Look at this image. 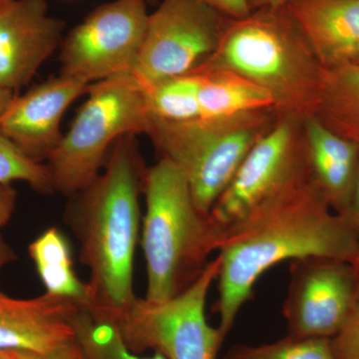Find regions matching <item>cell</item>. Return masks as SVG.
<instances>
[{
  "mask_svg": "<svg viewBox=\"0 0 359 359\" xmlns=\"http://www.w3.org/2000/svg\"><path fill=\"white\" fill-rule=\"evenodd\" d=\"M18 194L13 185H0V229L6 226L15 209Z\"/></svg>",
  "mask_w": 359,
  "mask_h": 359,
  "instance_id": "28",
  "label": "cell"
},
{
  "mask_svg": "<svg viewBox=\"0 0 359 359\" xmlns=\"http://www.w3.org/2000/svg\"><path fill=\"white\" fill-rule=\"evenodd\" d=\"M149 13L143 0L101 4L65 33L60 74L92 84L133 73Z\"/></svg>",
  "mask_w": 359,
  "mask_h": 359,
  "instance_id": "9",
  "label": "cell"
},
{
  "mask_svg": "<svg viewBox=\"0 0 359 359\" xmlns=\"http://www.w3.org/2000/svg\"><path fill=\"white\" fill-rule=\"evenodd\" d=\"M278 114L264 110L185 122L150 118L145 135L161 158L184 175L197 209L209 215L250 149L271 129Z\"/></svg>",
  "mask_w": 359,
  "mask_h": 359,
  "instance_id": "5",
  "label": "cell"
},
{
  "mask_svg": "<svg viewBox=\"0 0 359 359\" xmlns=\"http://www.w3.org/2000/svg\"><path fill=\"white\" fill-rule=\"evenodd\" d=\"M89 86L61 74L35 85L14 96L0 117V132L32 159L47 161L62 139L63 116Z\"/></svg>",
  "mask_w": 359,
  "mask_h": 359,
  "instance_id": "13",
  "label": "cell"
},
{
  "mask_svg": "<svg viewBox=\"0 0 359 359\" xmlns=\"http://www.w3.org/2000/svg\"><path fill=\"white\" fill-rule=\"evenodd\" d=\"M349 62L359 63V47L358 48V50L354 52L353 56V57H351V61H349Z\"/></svg>",
  "mask_w": 359,
  "mask_h": 359,
  "instance_id": "35",
  "label": "cell"
},
{
  "mask_svg": "<svg viewBox=\"0 0 359 359\" xmlns=\"http://www.w3.org/2000/svg\"><path fill=\"white\" fill-rule=\"evenodd\" d=\"M311 179L337 214L346 210L359 163V146L327 126L318 115L302 121Z\"/></svg>",
  "mask_w": 359,
  "mask_h": 359,
  "instance_id": "16",
  "label": "cell"
},
{
  "mask_svg": "<svg viewBox=\"0 0 359 359\" xmlns=\"http://www.w3.org/2000/svg\"><path fill=\"white\" fill-rule=\"evenodd\" d=\"M7 1H8V0H0V6H2V4H6Z\"/></svg>",
  "mask_w": 359,
  "mask_h": 359,
  "instance_id": "36",
  "label": "cell"
},
{
  "mask_svg": "<svg viewBox=\"0 0 359 359\" xmlns=\"http://www.w3.org/2000/svg\"><path fill=\"white\" fill-rule=\"evenodd\" d=\"M0 359H16V354L9 351H0Z\"/></svg>",
  "mask_w": 359,
  "mask_h": 359,
  "instance_id": "34",
  "label": "cell"
},
{
  "mask_svg": "<svg viewBox=\"0 0 359 359\" xmlns=\"http://www.w3.org/2000/svg\"><path fill=\"white\" fill-rule=\"evenodd\" d=\"M145 173L136 135H127L111 149L103 173L71 196L68 217L90 271L81 309L100 323H110L136 299L134 256Z\"/></svg>",
  "mask_w": 359,
  "mask_h": 359,
  "instance_id": "2",
  "label": "cell"
},
{
  "mask_svg": "<svg viewBox=\"0 0 359 359\" xmlns=\"http://www.w3.org/2000/svg\"><path fill=\"white\" fill-rule=\"evenodd\" d=\"M86 95L47 159L53 192L70 197L99 176L116 142L146 134L150 121L145 91L132 74L90 84Z\"/></svg>",
  "mask_w": 359,
  "mask_h": 359,
  "instance_id": "6",
  "label": "cell"
},
{
  "mask_svg": "<svg viewBox=\"0 0 359 359\" xmlns=\"http://www.w3.org/2000/svg\"><path fill=\"white\" fill-rule=\"evenodd\" d=\"M199 80L196 72L164 80L144 89L149 115L167 122H185L201 117Z\"/></svg>",
  "mask_w": 359,
  "mask_h": 359,
  "instance_id": "19",
  "label": "cell"
},
{
  "mask_svg": "<svg viewBox=\"0 0 359 359\" xmlns=\"http://www.w3.org/2000/svg\"><path fill=\"white\" fill-rule=\"evenodd\" d=\"M330 128L359 146V119H346L330 115H318Z\"/></svg>",
  "mask_w": 359,
  "mask_h": 359,
  "instance_id": "25",
  "label": "cell"
},
{
  "mask_svg": "<svg viewBox=\"0 0 359 359\" xmlns=\"http://www.w3.org/2000/svg\"><path fill=\"white\" fill-rule=\"evenodd\" d=\"M15 95V92L0 87V117L4 114V111L8 107Z\"/></svg>",
  "mask_w": 359,
  "mask_h": 359,
  "instance_id": "32",
  "label": "cell"
},
{
  "mask_svg": "<svg viewBox=\"0 0 359 359\" xmlns=\"http://www.w3.org/2000/svg\"><path fill=\"white\" fill-rule=\"evenodd\" d=\"M341 216L346 217L348 219L349 223L353 224L359 233V163L351 197H349L346 210L342 212Z\"/></svg>",
  "mask_w": 359,
  "mask_h": 359,
  "instance_id": "29",
  "label": "cell"
},
{
  "mask_svg": "<svg viewBox=\"0 0 359 359\" xmlns=\"http://www.w3.org/2000/svg\"><path fill=\"white\" fill-rule=\"evenodd\" d=\"M287 7L323 68L351 61L359 47V0H292Z\"/></svg>",
  "mask_w": 359,
  "mask_h": 359,
  "instance_id": "15",
  "label": "cell"
},
{
  "mask_svg": "<svg viewBox=\"0 0 359 359\" xmlns=\"http://www.w3.org/2000/svg\"><path fill=\"white\" fill-rule=\"evenodd\" d=\"M351 264H353L354 271H355L356 282H358V302H359V252Z\"/></svg>",
  "mask_w": 359,
  "mask_h": 359,
  "instance_id": "33",
  "label": "cell"
},
{
  "mask_svg": "<svg viewBox=\"0 0 359 359\" xmlns=\"http://www.w3.org/2000/svg\"><path fill=\"white\" fill-rule=\"evenodd\" d=\"M29 255L46 294L71 299L83 308L87 285L77 278L69 245L57 228L48 229L35 238L29 245Z\"/></svg>",
  "mask_w": 359,
  "mask_h": 359,
  "instance_id": "18",
  "label": "cell"
},
{
  "mask_svg": "<svg viewBox=\"0 0 359 359\" xmlns=\"http://www.w3.org/2000/svg\"><path fill=\"white\" fill-rule=\"evenodd\" d=\"M302 121L297 116L280 113L271 129L250 149L210 212L222 231L311 175Z\"/></svg>",
  "mask_w": 359,
  "mask_h": 359,
  "instance_id": "10",
  "label": "cell"
},
{
  "mask_svg": "<svg viewBox=\"0 0 359 359\" xmlns=\"http://www.w3.org/2000/svg\"><path fill=\"white\" fill-rule=\"evenodd\" d=\"M358 302V282L351 262L325 257L294 259L283 314L289 337L330 339Z\"/></svg>",
  "mask_w": 359,
  "mask_h": 359,
  "instance_id": "11",
  "label": "cell"
},
{
  "mask_svg": "<svg viewBox=\"0 0 359 359\" xmlns=\"http://www.w3.org/2000/svg\"><path fill=\"white\" fill-rule=\"evenodd\" d=\"M332 210L309 175L223 231L217 250L221 266L215 308L224 339L259 278L276 264L306 257L351 263L355 259L358 231Z\"/></svg>",
  "mask_w": 359,
  "mask_h": 359,
  "instance_id": "1",
  "label": "cell"
},
{
  "mask_svg": "<svg viewBox=\"0 0 359 359\" xmlns=\"http://www.w3.org/2000/svg\"><path fill=\"white\" fill-rule=\"evenodd\" d=\"M231 20H240L250 13L248 0H202Z\"/></svg>",
  "mask_w": 359,
  "mask_h": 359,
  "instance_id": "27",
  "label": "cell"
},
{
  "mask_svg": "<svg viewBox=\"0 0 359 359\" xmlns=\"http://www.w3.org/2000/svg\"><path fill=\"white\" fill-rule=\"evenodd\" d=\"M219 266L218 256L181 294L159 302L136 297L108 323L137 354L151 349L166 359H217L224 337L208 323L205 302Z\"/></svg>",
  "mask_w": 359,
  "mask_h": 359,
  "instance_id": "7",
  "label": "cell"
},
{
  "mask_svg": "<svg viewBox=\"0 0 359 359\" xmlns=\"http://www.w3.org/2000/svg\"><path fill=\"white\" fill-rule=\"evenodd\" d=\"M318 115L359 119V63L323 68Z\"/></svg>",
  "mask_w": 359,
  "mask_h": 359,
  "instance_id": "20",
  "label": "cell"
},
{
  "mask_svg": "<svg viewBox=\"0 0 359 359\" xmlns=\"http://www.w3.org/2000/svg\"><path fill=\"white\" fill-rule=\"evenodd\" d=\"M143 1H145L146 4H148V2H155L157 1V0H143Z\"/></svg>",
  "mask_w": 359,
  "mask_h": 359,
  "instance_id": "37",
  "label": "cell"
},
{
  "mask_svg": "<svg viewBox=\"0 0 359 359\" xmlns=\"http://www.w3.org/2000/svg\"><path fill=\"white\" fill-rule=\"evenodd\" d=\"M207 62L268 92L278 113L306 119L320 112L323 68L287 6L231 20Z\"/></svg>",
  "mask_w": 359,
  "mask_h": 359,
  "instance_id": "3",
  "label": "cell"
},
{
  "mask_svg": "<svg viewBox=\"0 0 359 359\" xmlns=\"http://www.w3.org/2000/svg\"><path fill=\"white\" fill-rule=\"evenodd\" d=\"M65 22L49 13L46 0H8L0 6V87L26 86L60 48Z\"/></svg>",
  "mask_w": 359,
  "mask_h": 359,
  "instance_id": "12",
  "label": "cell"
},
{
  "mask_svg": "<svg viewBox=\"0 0 359 359\" xmlns=\"http://www.w3.org/2000/svg\"><path fill=\"white\" fill-rule=\"evenodd\" d=\"M224 359H337L330 339H285L263 346L231 347Z\"/></svg>",
  "mask_w": 359,
  "mask_h": 359,
  "instance_id": "22",
  "label": "cell"
},
{
  "mask_svg": "<svg viewBox=\"0 0 359 359\" xmlns=\"http://www.w3.org/2000/svg\"><path fill=\"white\" fill-rule=\"evenodd\" d=\"M74 327L84 359H166L159 353L143 358L130 351L112 325L93 320L81 308L75 318Z\"/></svg>",
  "mask_w": 359,
  "mask_h": 359,
  "instance_id": "21",
  "label": "cell"
},
{
  "mask_svg": "<svg viewBox=\"0 0 359 359\" xmlns=\"http://www.w3.org/2000/svg\"><path fill=\"white\" fill-rule=\"evenodd\" d=\"M16 259V255L9 245L4 242L1 233H0V269L4 268L6 264L11 263Z\"/></svg>",
  "mask_w": 359,
  "mask_h": 359,
  "instance_id": "31",
  "label": "cell"
},
{
  "mask_svg": "<svg viewBox=\"0 0 359 359\" xmlns=\"http://www.w3.org/2000/svg\"><path fill=\"white\" fill-rule=\"evenodd\" d=\"M194 72L199 80L200 118L276 111L268 92L233 71L205 62Z\"/></svg>",
  "mask_w": 359,
  "mask_h": 359,
  "instance_id": "17",
  "label": "cell"
},
{
  "mask_svg": "<svg viewBox=\"0 0 359 359\" xmlns=\"http://www.w3.org/2000/svg\"><path fill=\"white\" fill-rule=\"evenodd\" d=\"M76 302L45 294L13 299L0 292V351L47 353L76 340Z\"/></svg>",
  "mask_w": 359,
  "mask_h": 359,
  "instance_id": "14",
  "label": "cell"
},
{
  "mask_svg": "<svg viewBox=\"0 0 359 359\" xmlns=\"http://www.w3.org/2000/svg\"><path fill=\"white\" fill-rule=\"evenodd\" d=\"M146 214L142 247L147 266L145 299L164 302L198 278L218 250L223 231L196 207L188 182L170 161L146 170Z\"/></svg>",
  "mask_w": 359,
  "mask_h": 359,
  "instance_id": "4",
  "label": "cell"
},
{
  "mask_svg": "<svg viewBox=\"0 0 359 359\" xmlns=\"http://www.w3.org/2000/svg\"><path fill=\"white\" fill-rule=\"evenodd\" d=\"M16 354V353H15ZM16 359H18V356H16Z\"/></svg>",
  "mask_w": 359,
  "mask_h": 359,
  "instance_id": "38",
  "label": "cell"
},
{
  "mask_svg": "<svg viewBox=\"0 0 359 359\" xmlns=\"http://www.w3.org/2000/svg\"><path fill=\"white\" fill-rule=\"evenodd\" d=\"M292 0H248L250 11L263 8L287 6Z\"/></svg>",
  "mask_w": 359,
  "mask_h": 359,
  "instance_id": "30",
  "label": "cell"
},
{
  "mask_svg": "<svg viewBox=\"0 0 359 359\" xmlns=\"http://www.w3.org/2000/svg\"><path fill=\"white\" fill-rule=\"evenodd\" d=\"M332 351L337 359H359V302L348 316L344 327L334 335Z\"/></svg>",
  "mask_w": 359,
  "mask_h": 359,
  "instance_id": "24",
  "label": "cell"
},
{
  "mask_svg": "<svg viewBox=\"0 0 359 359\" xmlns=\"http://www.w3.org/2000/svg\"><path fill=\"white\" fill-rule=\"evenodd\" d=\"M18 359H84L77 340L47 353H15Z\"/></svg>",
  "mask_w": 359,
  "mask_h": 359,
  "instance_id": "26",
  "label": "cell"
},
{
  "mask_svg": "<svg viewBox=\"0 0 359 359\" xmlns=\"http://www.w3.org/2000/svg\"><path fill=\"white\" fill-rule=\"evenodd\" d=\"M230 21L202 0H160L132 75L145 89L192 72L216 52Z\"/></svg>",
  "mask_w": 359,
  "mask_h": 359,
  "instance_id": "8",
  "label": "cell"
},
{
  "mask_svg": "<svg viewBox=\"0 0 359 359\" xmlns=\"http://www.w3.org/2000/svg\"><path fill=\"white\" fill-rule=\"evenodd\" d=\"M13 182L28 184L39 193L53 192L47 165L26 155L0 132V185H11Z\"/></svg>",
  "mask_w": 359,
  "mask_h": 359,
  "instance_id": "23",
  "label": "cell"
}]
</instances>
